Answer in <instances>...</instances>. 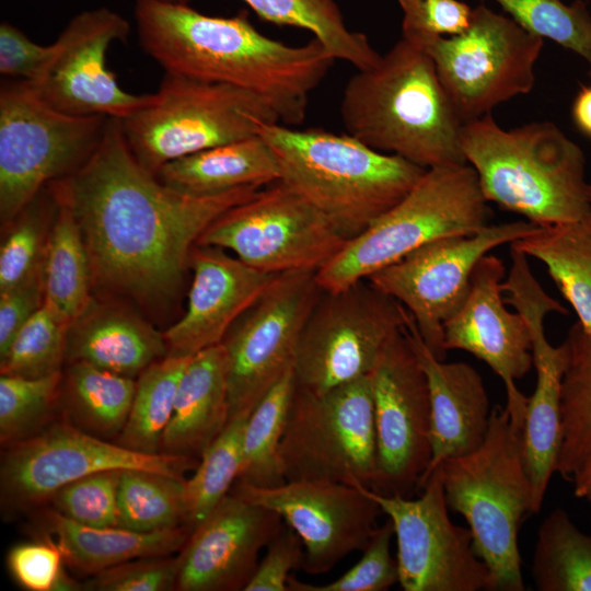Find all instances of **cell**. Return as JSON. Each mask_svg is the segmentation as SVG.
<instances>
[{"mask_svg":"<svg viewBox=\"0 0 591 591\" xmlns=\"http://www.w3.org/2000/svg\"><path fill=\"white\" fill-rule=\"evenodd\" d=\"M575 495L591 505V460L573 476Z\"/></svg>","mask_w":591,"mask_h":591,"instance_id":"cell-53","label":"cell"},{"mask_svg":"<svg viewBox=\"0 0 591 591\" xmlns=\"http://www.w3.org/2000/svg\"><path fill=\"white\" fill-rule=\"evenodd\" d=\"M370 379L376 437L370 489L409 497L431 462V407L426 374L404 328L383 348Z\"/></svg>","mask_w":591,"mask_h":591,"instance_id":"cell-17","label":"cell"},{"mask_svg":"<svg viewBox=\"0 0 591 591\" xmlns=\"http://www.w3.org/2000/svg\"><path fill=\"white\" fill-rule=\"evenodd\" d=\"M538 227L518 220L437 239L367 279L409 312L426 345L443 360V324L464 301L477 263L491 250L511 244Z\"/></svg>","mask_w":591,"mask_h":591,"instance_id":"cell-15","label":"cell"},{"mask_svg":"<svg viewBox=\"0 0 591 591\" xmlns=\"http://www.w3.org/2000/svg\"><path fill=\"white\" fill-rule=\"evenodd\" d=\"M49 185L81 231L92 281L142 303L173 296L200 235L262 188L207 196L172 188L136 159L117 118L80 170Z\"/></svg>","mask_w":591,"mask_h":591,"instance_id":"cell-1","label":"cell"},{"mask_svg":"<svg viewBox=\"0 0 591 591\" xmlns=\"http://www.w3.org/2000/svg\"><path fill=\"white\" fill-rule=\"evenodd\" d=\"M416 499L382 495L364 487L393 524L398 583L404 591L493 590L487 565L477 555L468 528L449 517L440 468Z\"/></svg>","mask_w":591,"mask_h":591,"instance_id":"cell-16","label":"cell"},{"mask_svg":"<svg viewBox=\"0 0 591 591\" xmlns=\"http://www.w3.org/2000/svg\"><path fill=\"white\" fill-rule=\"evenodd\" d=\"M55 534L65 563L82 575L93 576L118 564L181 551L192 530L177 526L153 532H137L121 526H89L74 522L54 509L44 513Z\"/></svg>","mask_w":591,"mask_h":591,"instance_id":"cell-29","label":"cell"},{"mask_svg":"<svg viewBox=\"0 0 591 591\" xmlns=\"http://www.w3.org/2000/svg\"><path fill=\"white\" fill-rule=\"evenodd\" d=\"M230 493L279 514L302 540L303 570L320 575L356 551L374 534L379 505L363 486L329 480H290L257 487L236 480Z\"/></svg>","mask_w":591,"mask_h":591,"instance_id":"cell-20","label":"cell"},{"mask_svg":"<svg viewBox=\"0 0 591 591\" xmlns=\"http://www.w3.org/2000/svg\"><path fill=\"white\" fill-rule=\"evenodd\" d=\"M346 132L424 169L467 164L459 118L428 53L404 38L347 81L340 102Z\"/></svg>","mask_w":591,"mask_h":591,"instance_id":"cell-3","label":"cell"},{"mask_svg":"<svg viewBox=\"0 0 591 591\" xmlns=\"http://www.w3.org/2000/svg\"><path fill=\"white\" fill-rule=\"evenodd\" d=\"M130 31V23L108 8L78 13L56 38L55 57L32 86L48 105L66 114L120 120L131 116L150 104L154 93L125 91L106 67L108 48L115 42L126 43Z\"/></svg>","mask_w":591,"mask_h":591,"instance_id":"cell-21","label":"cell"},{"mask_svg":"<svg viewBox=\"0 0 591 591\" xmlns=\"http://www.w3.org/2000/svg\"><path fill=\"white\" fill-rule=\"evenodd\" d=\"M43 303L44 271L23 285L0 292V356Z\"/></svg>","mask_w":591,"mask_h":591,"instance_id":"cell-51","label":"cell"},{"mask_svg":"<svg viewBox=\"0 0 591 591\" xmlns=\"http://www.w3.org/2000/svg\"><path fill=\"white\" fill-rule=\"evenodd\" d=\"M506 267L487 254L475 266L470 290L444 322L445 350L460 349L484 361L505 385L515 383L533 366L531 335L520 313L506 308L501 283Z\"/></svg>","mask_w":591,"mask_h":591,"instance_id":"cell-24","label":"cell"},{"mask_svg":"<svg viewBox=\"0 0 591 591\" xmlns=\"http://www.w3.org/2000/svg\"><path fill=\"white\" fill-rule=\"evenodd\" d=\"M506 406L491 408L483 443L440 468L449 509L462 514L477 555L487 565L493 590L524 591L519 528L532 514V486L523 456L528 397L505 385Z\"/></svg>","mask_w":591,"mask_h":591,"instance_id":"cell-4","label":"cell"},{"mask_svg":"<svg viewBox=\"0 0 591 591\" xmlns=\"http://www.w3.org/2000/svg\"><path fill=\"white\" fill-rule=\"evenodd\" d=\"M120 474L99 472L63 486L50 498L54 510L89 526L117 525Z\"/></svg>","mask_w":591,"mask_h":591,"instance_id":"cell-45","label":"cell"},{"mask_svg":"<svg viewBox=\"0 0 591 591\" xmlns=\"http://www.w3.org/2000/svg\"><path fill=\"white\" fill-rule=\"evenodd\" d=\"M346 242L321 211L277 181L221 215L197 245L217 246L258 270L282 274L317 271Z\"/></svg>","mask_w":591,"mask_h":591,"instance_id":"cell-13","label":"cell"},{"mask_svg":"<svg viewBox=\"0 0 591 591\" xmlns=\"http://www.w3.org/2000/svg\"><path fill=\"white\" fill-rule=\"evenodd\" d=\"M192 357L166 355L136 379L131 408L118 436L120 445L147 454L161 453L179 381Z\"/></svg>","mask_w":591,"mask_h":591,"instance_id":"cell-35","label":"cell"},{"mask_svg":"<svg viewBox=\"0 0 591 591\" xmlns=\"http://www.w3.org/2000/svg\"><path fill=\"white\" fill-rule=\"evenodd\" d=\"M163 1L177 2V0H163Z\"/></svg>","mask_w":591,"mask_h":591,"instance_id":"cell-55","label":"cell"},{"mask_svg":"<svg viewBox=\"0 0 591 591\" xmlns=\"http://www.w3.org/2000/svg\"><path fill=\"white\" fill-rule=\"evenodd\" d=\"M322 290L316 271L279 274L229 329L221 344L230 419L252 413L293 369L302 329Z\"/></svg>","mask_w":591,"mask_h":591,"instance_id":"cell-14","label":"cell"},{"mask_svg":"<svg viewBox=\"0 0 591 591\" xmlns=\"http://www.w3.org/2000/svg\"><path fill=\"white\" fill-rule=\"evenodd\" d=\"M279 514L230 493L196 525L178 555L176 590L245 589L259 552L279 533Z\"/></svg>","mask_w":591,"mask_h":591,"instance_id":"cell-22","label":"cell"},{"mask_svg":"<svg viewBox=\"0 0 591 591\" xmlns=\"http://www.w3.org/2000/svg\"><path fill=\"white\" fill-rule=\"evenodd\" d=\"M510 247L543 263L563 297L591 335V213L569 222L538 227Z\"/></svg>","mask_w":591,"mask_h":591,"instance_id":"cell-30","label":"cell"},{"mask_svg":"<svg viewBox=\"0 0 591 591\" xmlns=\"http://www.w3.org/2000/svg\"><path fill=\"white\" fill-rule=\"evenodd\" d=\"M461 146L487 201L540 227L591 213L584 153L555 124L505 130L489 113L462 125Z\"/></svg>","mask_w":591,"mask_h":591,"instance_id":"cell-6","label":"cell"},{"mask_svg":"<svg viewBox=\"0 0 591 591\" xmlns=\"http://www.w3.org/2000/svg\"><path fill=\"white\" fill-rule=\"evenodd\" d=\"M196 463L134 451L62 421L11 443L1 461V494L5 503L22 508L50 499L63 486L99 472L146 470L183 478V472Z\"/></svg>","mask_w":591,"mask_h":591,"instance_id":"cell-18","label":"cell"},{"mask_svg":"<svg viewBox=\"0 0 591 591\" xmlns=\"http://www.w3.org/2000/svg\"><path fill=\"white\" fill-rule=\"evenodd\" d=\"M522 27L548 38L584 59L591 79V15L586 2L561 0H491Z\"/></svg>","mask_w":591,"mask_h":591,"instance_id":"cell-41","label":"cell"},{"mask_svg":"<svg viewBox=\"0 0 591 591\" xmlns=\"http://www.w3.org/2000/svg\"><path fill=\"white\" fill-rule=\"evenodd\" d=\"M57 201L44 262V304L70 325L91 304L93 281L81 231L67 206Z\"/></svg>","mask_w":591,"mask_h":591,"instance_id":"cell-31","label":"cell"},{"mask_svg":"<svg viewBox=\"0 0 591 591\" xmlns=\"http://www.w3.org/2000/svg\"><path fill=\"white\" fill-rule=\"evenodd\" d=\"M136 379L100 369L83 361L70 362L68 398L76 415L103 436L121 432L134 399Z\"/></svg>","mask_w":591,"mask_h":591,"instance_id":"cell-38","label":"cell"},{"mask_svg":"<svg viewBox=\"0 0 591 591\" xmlns=\"http://www.w3.org/2000/svg\"><path fill=\"white\" fill-rule=\"evenodd\" d=\"M531 575L538 591H591V534L561 508L538 528Z\"/></svg>","mask_w":591,"mask_h":591,"instance_id":"cell-34","label":"cell"},{"mask_svg":"<svg viewBox=\"0 0 591 591\" xmlns=\"http://www.w3.org/2000/svg\"><path fill=\"white\" fill-rule=\"evenodd\" d=\"M280 179L321 211L348 241L395 206L427 169L376 151L347 132L258 121Z\"/></svg>","mask_w":591,"mask_h":591,"instance_id":"cell-5","label":"cell"},{"mask_svg":"<svg viewBox=\"0 0 591 591\" xmlns=\"http://www.w3.org/2000/svg\"><path fill=\"white\" fill-rule=\"evenodd\" d=\"M134 18L142 50L164 72L252 92L291 127L303 123L310 94L336 60L315 37L291 46L265 36L246 10L222 18L187 3L135 0Z\"/></svg>","mask_w":591,"mask_h":591,"instance_id":"cell-2","label":"cell"},{"mask_svg":"<svg viewBox=\"0 0 591 591\" xmlns=\"http://www.w3.org/2000/svg\"><path fill=\"white\" fill-rule=\"evenodd\" d=\"M588 196H589V200H590V204H591V181L588 182Z\"/></svg>","mask_w":591,"mask_h":591,"instance_id":"cell-54","label":"cell"},{"mask_svg":"<svg viewBox=\"0 0 591 591\" xmlns=\"http://www.w3.org/2000/svg\"><path fill=\"white\" fill-rule=\"evenodd\" d=\"M57 210L58 201L48 185L9 223V233L0 248V292L44 271L47 232Z\"/></svg>","mask_w":591,"mask_h":591,"instance_id":"cell-40","label":"cell"},{"mask_svg":"<svg viewBox=\"0 0 591 591\" xmlns=\"http://www.w3.org/2000/svg\"><path fill=\"white\" fill-rule=\"evenodd\" d=\"M510 256L511 266L501 289L508 294L506 303L522 315L529 327L536 371V385L525 409L523 456L532 486V513H537L557 468L563 440L561 383L568 360L565 341L553 346L547 340L544 320L553 312L566 315L567 310L540 285L525 254L512 251Z\"/></svg>","mask_w":591,"mask_h":591,"instance_id":"cell-19","label":"cell"},{"mask_svg":"<svg viewBox=\"0 0 591 591\" xmlns=\"http://www.w3.org/2000/svg\"><path fill=\"white\" fill-rule=\"evenodd\" d=\"M184 482L153 471H121L117 526L137 532L182 526L186 522Z\"/></svg>","mask_w":591,"mask_h":591,"instance_id":"cell-37","label":"cell"},{"mask_svg":"<svg viewBox=\"0 0 591 591\" xmlns=\"http://www.w3.org/2000/svg\"><path fill=\"white\" fill-rule=\"evenodd\" d=\"M543 44L544 38L511 16L479 4L472 10L464 32L437 37L424 49L464 124L533 89Z\"/></svg>","mask_w":591,"mask_h":591,"instance_id":"cell-12","label":"cell"},{"mask_svg":"<svg viewBox=\"0 0 591 591\" xmlns=\"http://www.w3.org/2000/svg\"><path fill=\"white\" fill-rule=\"evenodd\" d=\"M402 38L424 48L432 39L464 32L472 10L459 0H398Z\"/></svg>","mask_w":591,"mask_h":591,"instance_id":"cell-47","label":"cell"},{"mask_svg":"<svg viewBox=\"0 0 591 591\" xmlns=\"http://www.w3.org/2000/svg\"><path fill=\"white\" fill-rule=\"evenodd\" d=\"M178 556H151L131 559L92 576L84 590L166 591L176 589Z\"/></svg>","mask_w":591,"mask_h":591,"instance_id":"cell-48","label":"cell"},{"mask_svg":"<svg viewBox=\"0 0 591 591\" xmlns=\"http://www.w3.org/2000/svg\"><path fill=\"white\" fill-rule=\"evenodd\" d=\"M157 176L179 192L207 196L277 182L280 166L270 146L254 135L167 162Z\"/></svg>","mask_w":591,"mask_h":591,"instance_id":"cell-28","label":"cell"},{"mask_svg":"<svg viewBox=\"0 0 591 591\" xmlns=\"http://www.w3.org/2000/svg\"><path fill=\"white\" fill-rule=\"evenodd\" d=\"M193 0H177L187 3ZM260 19L303 28L335 58L357 70L374 67L381 55L363 33L351 31L336 0H243Z\"/></svg>","mask_w":591,"mask_h":591,"instance_id":"cell-32","label":"cell"},{"mask_svg":"<svg viewBox=\"0 0 591 591\" xmlns=\"http://www.w3.org/2000/svg\"><path fill=\"white\" fill-rule=\"evenodd\" d=\"M262 120L280 123L252 92L164 72L153 101L121 127L132 154L157 175L167 162L257 135Z\"/></svg>","mask_w":591,"mask_h":591,"instance_id":"cell-9","label":"cell"},{"mask_svg":"<svg viewBox=\"0 0 591 591\" xmlns=\"http://www.w3.org/2000/svg\"><path fill=\"white\" fill-rule=\"evenodd\" d=\"M60 373L45 378L0 376V438L2 443L22 439L48 412L60 384Z\"/></svg>","mask_w":591,"mask_h":591,"instance_id":"cell-43","label":"cell"},{"mask_svg":"<svg viewBox=\"0 0 591 591\" xmlns=\"http://www.w3.org/2000/svg\"><path fill=\"white\" fill-rule=\"evenodd\" d=\"M63 554L50 536L13 546L7 557L14 580L28 591H65L83 589L65 572Z\"/></svg>","mask_w":591,"mask_h":591,"instance_id":"cell-46","label":"cell"},{"mask_svg":"<svg viewBox=\"0 0 591 591\" xmlns=\"http://www.w3.org/2000/svg\"><path fill=\"white\" fill-rule=\"evenodd\" d=\"M68 327L43 303L0 356L1 374L36 379L60 373Z\"/></svg>","mask_w":591,"mask_h":591,"instance_id":"cell-42","label":"cell"},{"mask_svg":"<svg viewBox=\"0 0 591 591\" xmlns=\"http://www.w3.org/2000/svg\"><path fill=\"white\" fill-rule=\"evenodd\" d=\"M278 459L286 482L372 488L376 437L370 374L322 393L296 385Z\"/></svg>","mask_w":591,"mask_h":591,"instance_id":"cell-10","label":"cell"},{"mask_svg":"<svg viewBox=\"0 0 591 591\" xmlns=\"http://www.w3.org/2000/svg\"><path fill=\"white\" fill-rule=\"evenodd\" d=\"M294 387L292 369L250 414L237 480L257 487H274L286 482L280 472L278 451Z\"/></svg>","mask_w":591,"mask_h":591,"instance_id":"cell-36","label":"cell"},{"mask_svg":"<svg viewBox=\"0 0 591 591\" xmlns=\"http://www.w3.org/2000/svg\"><path fill=\"white\" fill-rule=\"evenodd\" d=\"M408 311L361 279L322 290L302 329L293 364L296 385L322 393L370 374Z\"/></svg>","mask_w":591,"mask_h":591,"instance_id":"cell-11","label":"cell"},{"mask_svg":"<svg viewBox=\"0 0 591 591\" xmlns=\"http://www.w3.org/2000/svg\"><path fill=\"white\" fill-rule=\"evenodd\" d=\"M108 117L48 105L22 80L0 86V218L8 225L50 183L80 170L100 146Z\"/></svg>","mask_w":591,"mask_h":591,"instance_id":"cell-8","label":"cell"},{"mask_svg":"<svg viewBox=\"0 0 591 591\" xmlns=\"http://www.w3.org/2000/svg\"><path fill=\"white\" fill-rule=\"evenodd\" d=\"M187 310L164 333L167 355L192 357L222 343L229 329L279 274L258 270L225 250L195 245Z\"/></svg>","mask_w":591,"mask_h":591,"instance_id":"cell-23","label":"cell"},{"mask_svg":"<svg viewBox=\"0 0 591 591\" xmlns=\"http://www.w3.org/2000/svg\"><path fill=\"white\" fill-rule=\"evenodd\" d=\"M303 564L302 540L286 524L268 544L264 558L244 591H289L291 571L302 569Z\"/></svg>","mask_w":591,"mask_h":591,"instance_id":"cell-50","label":"cell"},{"mask_svg":"<svg viewBox=\"0 0 591 591\" xmlns=\"http://www.w3.org/2000/svg\"><path fill=\"white\" fill-rule=\"evenodd\" d=\"M572 117L577 127L591 137V85L582 86L578 92L572 105Z\"/></svg>","mask_w":591,"mask_h":591,"instance_id":"cell-52","label":"cell"},{"mask_svg":"<svg viewBox=\"0 0 591 591\" xmlns=\"http://www.w3.org/2000/svg\"><path fill=\"white\" fill-rule=\"evenodd\" d=\"M565 343L568 360L561 383L563 440L556 472L572 480L591 460V335L576 322Z\"/></svg>","mask_w":591,"mask_h":591,"instance_id":"cell-33","label":"cell"},{"mask_svg":"<svg viewBox=\"0 0 591 591\" xmlns=\"http://www.w3.org/2000/svg\"><path fill=\"white\" fill-rule=\"evenodd\" d=\"M229 419L228 357L219 344L190 358L162 437L161 453L199 461Z\"/></svg>","mask_w":591,"mask_h":591,"instance_id":"cell-26","label":"cell"},{"mask_svg":"<svg viewBox=\"0 0 591 591\" xmlns=\"http://www.w3.org/2000/svg\"><path fill=\"white\" fill-rule=\"evenodd\" d=\"M404 332L426 374L431 407L428 476L445 460L476 450L484 441L490 404L482 375L466 362H443L429 349L408 312Z\"/></svg>","mask_w":591,"mask_h":591,"instance_id":"cell-25","label":"cell"},{"mask_svg":"<svg viewBox=\"0 0 591 591\" xmlns=\"http://www.w3.org/2000/svg\"><path fill=\"white\" fill-rule=\"evenodd\" d=\"M470 164L427 169L395 206L316 271L325 291L347 288L437 239L485 227L490 215Z\"/></svg>","mask_w":591,"mask_h":591,"instance_id":"cell-7","label":"cell"},{"mask_svg":"<svg viewBox=\"0 0 591 591\" xmlns=\"http://www.w3.org/2000/svg\"><path fill=\"white\" fill-rule=\"evenodd\" d=\"M56 54L55 42L39 45L15 25L0 24V73L12 79L35 83L42 79Z\"/></svg>","mask_w":591,"mask_h":591,"instance_id":"cell-49","label":"cell"},{"mask_svg":"<svg viewBox=\"0 0 591 591\" xmlns=\"http://www.w3.org/2000/svg\"><path fill=\"white\" fill-rule=\"evenodd\" d=\"M169 354L163 333L127 311L92 305L69 325L66 358L137 379Z\"/></svg>","mask_w":591,"mask_h":591,"instance_id":"cell-27","label":"cell"},{"mask_svg":"<svg viewBox=\"0 0 591 591\" xmlns=\"http://www.w3.org/2000/svg\"><path fill=\"white\" fill-rule=\"evenodd\" d=\"M250 414L229 420L201 454L193 476L184 482L186 523L192 530L230 494L237 480L242 466L243 434Z\"/></svg>","mask_w":591,"mask_h":591,"instance_id":"cell-39","label":"cell"},{"mask_svg":"<svg viewBox=\"0 0 591 591\" xmlns=\"http://www.w3.org/2000/svg\"><path fill=\"white\" fill-rule=\"evenodd\" d=\"M393 524L387 519L379 525L362 551L359 561L339 578L325 584H311L292 576L289 591H385L398 582V564L391 554Z\"/></svg>","mask_w":591,"mask_h":591,"instance_id":"cell-44","label":"cell"}]
</instances>
